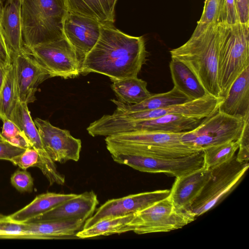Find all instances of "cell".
<instances>
[{"instance_id": "6da1fadb", "label": "cell", "mask_w": 249, "mask_h": 249, "mask_svg": "<svg viewBox=\"0 0 249 249\" xmlns=\"http://www.w3.org/2000/svg\"><path fill=\"white\" fill-rule=\"evenodd\" d=\"M147 56L142 36H131L113 23H103L98 41L84 59L81 73H98L112 81L137 77Z\"/></svg>"}, {"instance_id": "7a4b0ae2", "label": "cell", "mask_w": 249, "mask_h": 249, "mask_svg": "<svg viewBox=\"0 0 249 249\" xmlns=\"http://www.w3.org/2000/svg\"><path fill=\"white\" fill-rule=\"evenodd\" d=\"M230 31L226 22L210 25L198 33H193L186 42L170 52L171 58L185 64L207 92L216 98L222 97L218 83L219 51Z\"/></svg>"}, {"instance_id": "3957f363", "label": "cell", "mask_w": 249, "mask_h": 249, "mask_svg": "<svg viewBox=\"0 0 249 249\" xmlns=\"http://www.w3.org/2000/svg\"><path fill=\"white\" fill-rule=\"evenodd\" d=\"M21 18L25 49L65 37L68 13L65 0H22Z\"/></svg>"}, {"instance_id": "277c9868", "label": "cell", "mask_w": 249, "mask_h": 249, "mask_svg": "<svg viewBox=\"0 0 249 249\" xmlns=\"http://www.w3.org/2000/svg\"><path fill=\"white\" fill-rule=\"evenodd\" d=\"M106 147L116 162L141 172L164 173L178 178L204 166L203 150L179 158L153 157L131 151L119 142L105 139Z\"/></svg>"}, {"instance_id": "5b68a950", "label": "cell", "mask_w": 249, "mask_h": 249, "mask_svg": "<svg viewBox=\"0 0 249 249\" xmlns=\"http://www.w3.org/2000/svg\"><path fill=\"white\" fill-rule=\"evenodd\" d=\"M204 119L168 115L149 119L130 120L113 113L103 115L91 123L87 129L92 137H107L121 133L140 131L180 133L194 129Z\"/></svg>"}, {"instance_id": "8992f818", "label": "cell", "mask_w": 249, "mask_h": 249, "mask_svg": "<svg viewBox=\"0 0 249 249\" xmlns=\"http://www.w3.org/2000/svg\"><path fill=\"white\" fill-rule=\"evenodd\" d=\"M182 133L140 131L119 133L106 138L134 152L153 157L179 158L202 151L182 143Z\"/></svg>"}, {"instance_id": "52a82bcc", "label": "cell", "mask_w": 249, "mask_h": 249, "mask_svg": "<svg viewBox=\"0 0 249 249\" xmlns=\"http://www.w3.org/2000/svg\"><path fill=\"white\" fill-rule=\"evenodd\" d=\"M223 40L218 62V83L224 97L235 80L249 66V22H238Z\"/></svg>"}, {"instance_id": "ba28073f", "label": "cell", "mask_w": 249, "mask_h": 249, "mask_svg": "<svg viewBox=\"0 0 249 249\" xmlns=\"http://www.w3.org/2000/svg\"><path fill=\"white\" fill-rule=\"evenodd\" d=\"M196 218L190 211L177 209L169 195L135 213L133 219L122 229L120 234L129 231L138 234L168 232L182 228Z\"/></svg>"}, {"instance_id": "9c48e42d", "label": "cell", "mask_w": 249, "mask_h": 249, "mask_svg": "<svg viewBox=\"0 0 249 249\" xmlns=\"http://www.w3.org/2000/svg\"><path fill=\"white\" fill-rule=\"evenodd\" d=\"M249 167L248 162H239L234 156L229 161L211 169V177L190 211L197 217L217 205L238 185Z\"/></svg>"}, {"instance_id": "30bf717a", "label": "cell", "mask_w": 249, "mask_h": 249, "mask_svg": "<svg viewBox=\"0 0 249 249\" xmlns=\"http://www.w3.org/2000/svg\"><path fill=\"white\" fill-rule=\"evenodd\" d=\"M245 121L217 110L194 129L183 132L184 144L199 150L231 141H238Z\"/></svg>"}, {"instance_id": "8fae6325", "label": "cell", "mask_w": 249, "mask_h": 249, "mask_svg": "<svg viewBox=\"0 0 249 249\" xmlns=\"http://www.w3.org/2000/svg\"><path fill=\"white\" fill-rule=\"evenodd\" d=\"M26 50L48 71L52 77L68 79L81 73V65L77 53L65 36Z\"/></svg>"}, {"instance_id": "7c38bea8", "label": "cell", "mask_w": 249, "mask_h": 249, "mask_svg": "<svg viewBox=\"0 0 249 249\" xmlns=\"http://www.w3.org/2000/svg\"><path fill=\"white\" fill-rule=\"evenodd\" d=\"M10 120L21 130L31 147L38 153L39 160L37 167L46 177L50 185L54 183L64 184L65 176L58 171L54 162L44 150L38 130L32 120L27 104L21 102L19 100L11 115Z\"/></svg>"}, {"instance_id": "4fadbf2b", "label": "cell", "mask_w": 249, "mask_h": 249, "mask_svg": "<svg viewBox=\"0 0 249 249\" xmlns=\"http://www.w3.org/2000/svg\"><path fill=\"white\" fill-rule=\"evenodd\" d=\"M37 128L43 147L54 162L64 163L69 160H79L81 141L72 136L68 130L53 125L48 121L36 118Z\"/></svg>"}, {"instance_id": "5bb4252c", "label": "cell", "mask_w": 249, "mask_h": 249, "mask_svg": "<svg viewBox=\"0 0 249 249\" xmlns=\"http://www.w3.org/2000/svg\"><path fill=\"white\" fill-rule=\"evenodd\" d=\"M170 192V190H160L109 199L85 221L82 229L88 228L105 218L123 216L142 211L167 197Z\"/></svg>"}, {"instance_id": "9a60e30c", "label": "cell", "mask_w": 249, "mask_h": 249, "mask_svg": "<svg viewBox=\"0 0 249 249\" xmlns=\"http://www.w3.org/2000/svg\"><path fill=\"white\" fill-rule=\"evenodd\" d=\"M223 97L216 98L209 94L189 102L156 109L113 114L126 120H136L155 118L164 115H181L198 119L205 118L218 110Z\"/></svg>"}, {"instance_id": "2e32d148", "label": "cell", "mask_w": 249, "mask_h": 249, "mask_svg": "<svg viewBox=\"0 0 249 249\" xmlns=\"http://www.w3.org/2000/svg\"><path fill=\"white\" fill-rule=\"evenodd\" d=\"M103 23L68 11L64 23L65 37L75 50L81 67L86 56L98 41Z\"/></svg>"}, {"instance_id": "e0dca14e", "label": "cell", "mask_w": 249, "mask_h": 249, "mask_svg": "<svg viewBox=\"0 0 249 249\" xmlns=\"http://www.w3.org/2000/svg\"><path fill=\"white\" fill-rule=\"evenodd\" d=\"M12 59L16 66L19 100L27 104L33 103L38 85L52 77L26 50Z\"/></svg>"}, {"instance_id": "ac0fdd59", "label": "cell", "mask_w": 249, "mask_h": 249, "mask_svg": "<svg viewBox=\"0 0 249 249\" xmlns=\"http://www.w3.org/2000/svg\"><path fill=\"white\" fill-rule=\"evenodd\" d=\"M99 204L93 191L78 194L28 222L80 218L86 220L91 216Z\"/></svg>"}, {"instance_id": "d6986e66", "label": "cell", "mask_w": 249, "mask_h": 249, "mask_svg": "<svg viewBox=\"0 0 249 249\" xmlns=\"http://www.w3.org/2000/svg\"><path fill=\"white\" fill-rule=\"evenodd\" d=\"M212 171L204 167L176 178L169 196L179 210L190 211L194 201L211 177Z\"/></svg>"}, {"instance_id": "ffe728a7", "label": "cell", "mask_w": 249, "mask_h": 249, "mask_svg": "<svg viewBox=\"0 0 249 249\" xmlns=\"http://www.w3.org/2000/svg\"><path fill=\"white\" fill-rule=\"evenodd\" d=\"M218 110L244 121L249 119V66L232 83Z\"/></svg>"}, {"instance_id": "44dd1931", "label": "cell", "mask_w": 249, "mask_h": 249, "mask_svg": "<svg viewBox=\"0 0 249 249\" xmlns=\"http://www.w3.org/2000/svg\"><path fill=\"white\" fill-rule=\"evenodd\" d=\"M85 221L80 218H71L24 224L26 231L31 239H73L77 238L76 235L82 230Z\"/></svg>"}, {"instance_id": "7402d4cb", "label": "cell", "mask_w": 249, "mask_h": 249, "mask_svg": "<svg viewBox=\"0 0 249 249\" xmlns=\"http://www.w3.org/2000/svg\"><path fill=\"white\" fill-rule=\"evenodd\" d=\"M0 23L11 59L26 51L22 37L21 4L19 0L3 6Z\"/></svg>"}, {"instance_id": "603a6c76", "label": "cell", "mask_w": 249, "mask_h": 249, "mask_svg": "<svg viewBox=\"0 0 249 249\" xmlns=\"http://www.w3.org/2000/svg\"><path fill=\"white\" fill-rule=\"evenodd\" d=\"M118 0H65L69 12L95 19L102 23H114Z\"/></svg>"}, {"instance_id": "cb8c5ba5", "label": "cell", "mask_w": 249, "mask_h": 249, "mask_svg": "<svg viewBox=\"0 0 249 249\" xmlns=\"http://www.w3.org/2000/svg\"><path fill=\"white\" fill-rule=\"evenodd\" d=\"M111 101L117 106L115 112H128L161 108L183 104L192 100L174 87L172 89L167 92L152 94L149 98L137 104H125L115 99H112Z\"/></svg>"}, {"instance_id": "d4e9b609", "label": "cell", "mask_w": 249, "mask_h": 249, "mask_svg": "<svg viewBox=\"0 0 249 249\" xmlns=\"http://www.w3.org/2000/svg\"><path fill=\"white\" fill-rule=\"evenodd\" d=\"M77 195L51 192L42 194L37 196L29 204L9 216L16 222L27 223Z\"/></svg>"}, {"instance_id": "484cf974", "label": "cell", "mask_w": 249, "mask_h": 249, "mask_svg": "<svg viewBox=\"0 0 249 249\" xmlns=\"http://www.w3.org/2000/svg\"><path fill=\"white\" fill-rule=\"evenodd\" d=\"M169 69L174 87L191 100L202 98L208 94L194 73L183 63L172 59Z\"/></svg>"}, {"instance_id": "4316f807", "label": "cell", "mask_w": 249, "mask_h": 249, "mask_svg": "<svg viewBox=\"0 0 249 249\" xmlns=\"http://www.w3.org/2000/svg\"><path fill=\"white\" fill-rule=\"evenodd\" d=\"M111 88L118 100L127 104L140 103L152 94L147 89L146 82L138 77L114 80Z\"/></svg>"}, {"instance_id": "83f0119b", "label": "cell", "mask_w": 249, "mask_h": 249, "mask_svg": "<svg viewBox=\"0 0 249 249\" xmlns=\"http://www.w3.org/2000/svg\"><path fill=\"white\" fill-rule=\"evenodd\" d=\"M19 100L16 66L14 59L6 69L0 89V119H10L11 115Z\"/></svg>"}, {"instance_id": "f1b7e54d", "label": "cell", "mask_w": 249, "mask_h": 249, "mask_svg": "<svg viewBox=\"0 0 249 249\" xmlns=\"http://www.w3.org/2000/svg\"><path fill=\"white\" fill-rule=\"evenodd\" d=\"M135 213L102 219L92 226L76 234L77 238L85 239L102 235L120 234L122 229L133 219Z\"/></svg>"}, {"instance_id": "f546056e", "label": "cell", "mask_w": 249, "mask_h": 249, "mask_svg": "<svg viewBox=\"0 0 249 249\" xmlns=\"http://www.w3.org/2000/svg\"><path fill=\"white\" fill-rule=\"evenodd\" d=\"M238 147V141H231L203 149V167L211 170L229 161L235 156Z\"/></svg>"}, {"instance_id": "4dcf8cb0", "label": "cell", "mask_w": 249, "mask_h": 249, "mask_svg": "<svg viewBox=\"0 0 249 249\" xmlns=\"http://www.w3.org/2000/svg\"><path fill=\"white\" fill-rule=\"evenodd\" d=\"M225 0H205L202 15L193 34L198 33L208 26L226 22Z\"/></svg>"}, {"instance_id": "1f68e13d", "label": "cell", "mask_w": 249, "mask_h": 249, "mask_svg": "<svg viewBox=\"0 0 249 249\" xmlns=\"http://www.w3.org/2000/svg\"><path fill=\"white\" fill-rule=\"evenodd\" d=\"M0 238H29L24 223L12 220L9 215L0 214Z\"/></svg>"}, {"instance_id": "d6a6232c", "label": "cell", "mask_w": 249, "mask_h": 249, "mask_svg": "<svg viewBox=\"0 0 249 249\" xmlns=\"http://www.w3.org/2000/svg\"><path fill=\"white\" fill-rule=\"evenodd\" d=\"M2 121L1 133L8 142L25 149L31 147L23 132L13 121L10 119H5Z\"/></svg>"}, {"instance_id": "836d02e7", "label": "cell", "mask_w": 249, "mask_h": 249, "mask_svg": "<svg viewBox=\"0 0 249 249\" xmlns=\"http://www.w3.org/2000/svg\"><path fill=\"white\" fill-rule=\"evenodd\" d=\"M39 160L38 153L30 147L26 148L21 154L12 158L10 161L22 169L26 170L31 167H37Z\"/></svg>"}, {"instance_id": "e575fe53", "label": "cell", "mask_w": 249, "mask_h": 249, "mask_svg": "<svg viewBox=\"0 0 249 249\" xmlns=\"http://www.w3.org/2000/svg\"><path fill=\"white\" fill-rule=\"evenodd\" d=\"M11 183L20 192H31L33 189V178L26 170L16 171L11 177Z\"/></svg>"}, {"instance_id": "d590c367", "label": "cell", "mask_w": 249, "mask_h": 249, "mask_svg": "<svg viewBox=\"0 0 249 249\" xmlns=\"http://www.w3.org/2000/svg\"><path fill=\"white\" fill-rule=\"evenodd\" d=\"M238 143L239 150L236 156L237 160L241 162H248L249 160V119L245 121Z\"/></svg>"}, {"instance_id": "8d00e7d4", "label": "cell", "mask_w": 249, "mask_h": 249, "mask_svg": "<svg viewBox=\"0 0 249 249\" xmlns=\"http://www.w3.org/2000/svg\"><path fill=\"white\" fill-rule=\"evenodd\" d=\"M26 149L17 146L7 141L0 142V160H10L23 153Z\"/></svg>"}, {"instance_id": "74e56055", "label": "cell", "mask_w": 249, "mask_h": 249, "mask_svg": "<svg viewBox=\"0 0 249 249\" xmlns=\"http://www.w3.org/2000/svg\"><path fill=\"white\" fill-rule=\"evenodd\" d=\"M11 63L12 59L6 43L4 31L0 22V67L6 69Z\"/></svg>"}, {"instance_id": "f35d334b", "label": "cell", "mask_w": 249, "mask_h": 249, "mask_svg": "<svg viewBox=\"0 0 249 249\" xmlns=\"http://www.w3.org/2000/svg\"><path fill=\"white\" fill-rule=\"evenodd\" d=\"M224 9L228 24L231 26L240 22L235 0H225Z\"/></svg>"}, {"instance_id": "ab89813d", "label": "cell", "mask_w": 249, "mask_h": 249, "mask_svg": "<svg viewBox=\"0 0 249 249\" xmlns=\"http://www.w3.org/2000/svg\"><path fill=\"white\" fill-rule=\"evenodd\" d=\"M235 1L240 22H249V0H235Z\"/></svg>"}, {"instance_id": "60d3db41", "label": "cell", "mask_w": 249, "mask_h": 249, "mask_svg": "<svg viewBox=\"0 0 249 249\" xmlns=\"http://www.w3.org/2000/svg\"><path fill=\"white\" fill-rule=\"evenodd\" d=\"M6 70V69H3L0 67V89L4 78Z\"/></svg>"}, {"instance_id": "b9f144b4", "label": "cell", "mask_w": 249, "mask_h": 249, "mask_svg": "<svg viewBox=\"0 0 249 249\" xmlns=\"http://www.w3.org/2000/svg\"><path fill=\"white\" fill-rule=\"evenodd\" d=\"M4 0H0V18H1V15L2 13V11L4 6L3 5V1Z\"/></svg>"}, {"instance_id": "7bdbcfd3", "label": "cell", "mask_w": 249, "mask_h": 249, "mask_svg": "<svg viewBox=\"0 0 249 249\" xmlns=\"http://www.w3.org/2000/svg\"><path fill=\"white\" fill-rule=\"evenodd\" d=\"M6 141L7 140L2 136L1 133H0V142H4Z\"/></svg>"}, {"instance_id": "ee69618b", "label": "cell", "mask_w": 249, "mask_h": 249, "mask_svg": "<svg viewBox=\"0 0 249 249\" xmlns=\"http://www.w3.org/2000/svg\"><path fill=\"white\" fill-rule=\"evenodd\" d=\"M14 1V0H7L6 3H11Z\"/></svg>"}, {"instance_id": "f6af8a7d", "label": "cell", "mask_w": 249, "mask_h": 249, "mask_svg": "<svg viewBox=\"0 0 249 249\" xmlns=\"http://www.w3.org/2000/svg\"><path fill=\"white\" fill-rule=\"evenodd\" d=\"M19 0L20 3H21L22 0Z\"/></svg>"}]
</instances>
